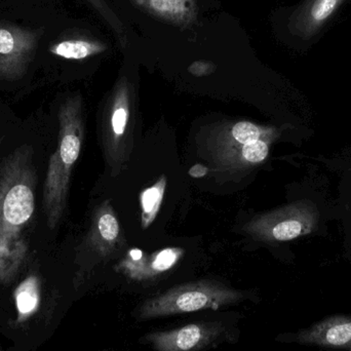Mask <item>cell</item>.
Returning a JSON list of instances; mask_svg holds the SVG:
<instances>
[{
    "mask_svg": "<svg viewBox=\"0 0 351 351\" xmlns=\"http://www.w3.org/2000/svg\"><path fill=\"white\" fill-rule=\"evenodd\" d=\"M25 45L12 31L0 28V74L8 77L16 76L22 70Z\"/></svg>",
    "mask_w": 351,
    "mask_h": 351,
    "instance_id": "9a60e30c",
    "label": "cell"
},
{
    "mask_svg": "<svg viewBox=\"0 0 351 351\" xmlns=\"http://www.w3.org/2000/svg\"><path fill=\"white\" fill-rule=\"evenodd\" d=\"M245 298V293L222 282L202 280L179 285L148 299L139 307L137 315L142 321H147L196 311H218L237 304Z\"/></svg>",
    "mask_w": 351,
    "mask_h": 351,
    "instance_id": "3957f363",
    "label": "cell"
},
{
    "mask_svg": "<svg viewBox=\"0 0 351 351\" xmlns=\"http://www.w3.org/2000/svg\"><path fill=\"white\" fill-rule=\"evenodd\" d=\"M319 224L317 206L302 199L253 217L243 226V231L263 243H285L311 234Z\"/></svg>",
    "mask_w": 351,
    "mask_h": 351,
    "instance_id": "277c9868",
    "label": "cell"
},
{
    "mask_svg": "<svg viewBox=\"0 0 351 351\" xmlns=\"http://www.w3.org/2000/svg\"><path fill=\"white\" fill-rule=\"evenodd\" d=\"M59 142L49 158L43 187V204L47 226L59 225L67 204L70 178L80 158L84 137L82 103L80 96L66 100L59 110Z\"/></svg>",
    "mask_w": 351,
    "mask_h": 351,
    "instance_id": "7a4b0ae2",
    "label": "cell"
},
{
    "mask_svg": "<svg viewBox=\"0 0 351 351\" xmlns=\"http://www.w3.org/2000/svg\"><path fill=\"white\" fill-rule=\"evenodd\" d=\"M119 219L110 202L101 204L94 216L86 243L101 257H109L125 245Z\"/></svg>",
    "mask_w": 351,
    "mask_h": 351,
    "instance_id": "30bf717a",
    "label": "cell"
},
{
    "mask_svg": "<svg viewBox=\"0 0 351 351\" xmlns=\"http://www.w3.org/2000/svg\"><path fill=\"white\" fill-rule=\"evenodd\" d=\"M208 173V169L206 168L204 165H194L192 168H190L189 175L190 177L195 178V179H198V178H204V176H206Z\"/></svg>",
    "mask_w": 351,
    "mask_h": 351,
    "instance_id": "ac0fdd59",
    "label": "cell"
},
{
    "mask_svg": "<svg viewBox=\"0 0 351 351\" xmlns=\"http://www.w3.org/2000/svg\"><path fill=\"white\" fill-rule=\"evenodd\" d=\"M226 332L220 322L192 323L169 331L147 334L144 340L156 351H200Z\"/></svg>",
    "mask_w": 351,
    "mask_h": 351,
    "instance_id": "8992f818",
    "label": "cell"
},
{
    "mask_svg": "<svg viewBox=\"0 0 351 351\" xmlns=\"http://www.w3.org/2000/svg\"><path fill=\"white\" fill-rule=\"evenodd\" d=\"M276 137L278 132L274 128L261 127L251 121H239L221 133L217 148L243 145L263 139L274 140Z\"/></svg>",
    "mask_w": 351,
    "mask_h": 351,
    "instance_id": "5bb4252c",
    "label": "cell"
},
{
    "mask_svg": "<svg viewBox=\"0 0 351 351\" xmlns=\"http://www.w3.org/2000/svg\"><path fill=\"white\" fill-rule=\"evenodd\" d=\"M350 0H300L280 20V31L289 45L308 51L322 40L336 16Z\"/></svg>",
    "mask_w": 351,
    "mask_h": 351,
    "instance_id": "5b68a950",
    "label": "cell"
},
{
    "mask_svg": "<svg viewBox=\"0 0 351 351\" xmlns=\"http://www.w3.org/2000/svg\"><path fill=\"white\" fill-rule=\"evenodd\" d=\"M31 152H14L0 171V282L10 284L22 267L28 243L24 230L35 210V171Z\"/></svg>",
    "mask_w": 351,
    "mask_h": 351,
    "instance_id": "6da1fadb",
    "label": "cell"
},
{
    "mask_svg": "<svg viewBox=\"0 0 351 351\" xmlns=\"http://www.w3.org/2000/svg\"><path fill=\"white\" fill-rule=\"evenodd\" d=\"M167 185V177L162 175L152 187L146 188L140 194L142 228L147 229L158 217L166 193Z\"/></svg>",
    "mask_w": 351,
    "mask_h": 351,
    "instance_id": "2e32d148",
    "label": "cell"
},
{
    "mask_svg": "<svg viewBox=\"0 0 351 351\" xmlns=\"http://www.w3.org/2000/svg\"><path fill=\"white\" fill-rule=\"evenodd\" d=\"M184 255L185 250L182 247H166L152 255L132 249L115 268L131 280L145 282L170 271Z\"/></svg>",
    "mask_w": 351,
    "mask_h": 351,
    "instance_id": "9c48e42d",
    "label": "cell"
},
{
    "mask_svg": "<svg viewBox=\"0 0 351 351\" xmlns=\"http://www.w3.org/2000/svg\"><path fill=\"white\" fill-rule=\"evenodd\" d=\"M104 49L100 43L77 39L58 43L53 47V53L65 59L82 60L102 53Z\"/></svg>",
    "mask_w": 351,
    "mask_h": 351,
    "instance_id": "e0dca14e",
    "label": "cell"
},
{
    "mask_svg": "<svg viewBox=\"0 0 351 351\" xmlns=\"http://www.w3.org/2000/svg\"><path fill=\"white\" fill-rule=\"evenodd\" d=\"M16 311V323L24 324L32 319L40 308L41 280L38 276L30 274L16 287L14 292Z\"/></svg>",
    "mask_w": 351,
    "mask_h": 351,
    "instance_id": "4fadbf2b",
    "label": "cell"
},
{
    "mask_svg": "<svg viewBox=\"0 0 351 351\" xmlns=\"http://www.w3.org/2000/svg\"><path fill=\"white\" fill-rule=\"evenodd\" d=\"M131 119V95L128 82L121 80L115 88L105 129L104 144L112 167H119L127 156V130ZM128 158V156H127Z\"/></svg>",
    "mask_w": 351,
    "mask_h": 351,
    "instance_id": "52a82bcc",
    "label": "cell"
},
{
    "mask_svg": "<svg viewBox=\"0 0 351 351\" xmlns=\"http://www.w3.org/2000/svg\"><path fill=\"white\" fill-rule=\"evenodd\" d=\"M190 72L194 74V75H206V74L210 73L208 71V64L206 63H195L190 67Z\"/></svg>",
    "mask_w": 351,
    "mask_h": 351,
    "instance_id": "d6986e66",
    "label": "cell"
},
{
    "mask_svg": "<svg viewBox=\"0 0 351 351\" xmlns=\"http://www.w3.org/2000/svg\"><path fill=\"white\" fill-rule=\"evenodd\" d=\"M154 16L178 25L190 24L195 16L194 0H134Z\"/></svg>",
    "mask_w": 351,
    "mask_h": 351,
    "instance_id": "7c38bea8",
    "label": "cell"
},
{
    "mask_svg": "<svg viewBox=\"0 0 351 351\" xmlns=\"http://www.w3.org/2000/svg\"><path fill=\"white\" fill-rule=\"evenodd\" d=\"M274 140L263 139L243 145L217 148V158L226 168H249L261 164L269 154Z\"/></svg>",
    "mask_w": 351,
    "mask_h": 351,
    "instance_id": "8fae6325",
    "label": "cell"
},
{
    "mask_svg": "<svg viewBox=\"0 0 351 351\" xmlns=\"http://www.w3.org/2000/svg\"><path fill=\"white\" fill-rule=\"evenodd\" d=\"M285 343L317 346L325 348H342L351 346V317L333 315L313 324L296 333L284 334L276 338Z\"/></svg>",
    "mask_w": 351,
    "mask_h": 351,
    "instance_id": "ba28073f",
    "label": "cell"
}]
</instances>
